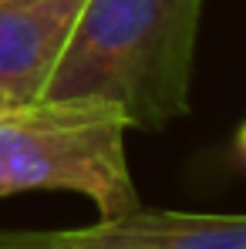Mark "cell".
I'll use <instances>...</instances> for the list:
<instances>
[{
	"mask_svg": "<svg viewBox=\"0 0 246 249\" xmlns=\"http://www.w3.org/2000/svg\"><path fill=\"white\" fill-rule=\"evenodd\" d=\"M125 131L122 111L105 101H31L0 111V199L78 192L98 219L142 209Z\"/></svg>",
	"mask_w": 246,
	"mask_h": 249,
	"instance_id": "obj_2",
	"label": "cell"
},
{
	"mask_svg": "<svg viewBox=\"0 0 246 249\" xmlns=\"http://www.w3.org/2000/svg\"><path fill=\"white\" fill-rule=\"evenodd\" d=\"M84 0H3L0 3V94L10 105L41 101Z\"/></svg>",
	"mask_w": 246,
	"mask_h": 249,
	"instance_id": "obj_3",
	"label": "cell"
},
{
	"mask_svg": "<svg viewBox=\"0 0 246 249\" xmlns=\"http://www.w3.org/2000/svg\"><path fill=\"white\" fill-rule=\"evenodd\" d=\"M61 249H246V215L135 209L84 229H54Z\"/></svg>",
	"mask_w": 246,
	"mask_h": 249,
	"instance_id": "obj_4",
	"label": "cell"
},
{
	"mask_svg": "<svg viewBox=\"0 0 246 249\" xmlns=\"http://www.w3.org/2000/svg\"><path fill=\"white\" fill-rule=\"evenodd\" d=\"M0 249H61L47 239V232H0Z\"/></svg>",
	"mask_w": 246,
	"mask_h": 249,
	"instance_id": "obj_5",
	"label": "cell"
},
{
	"mask_svg": "<svg viewBox=\"0 0 246 249\" xmlns=\"http://www.w3.org/2000/svg\"><path fill=\"white\" fill-rule=\"evenodd\" d=\"M7 108H14V105H10V101H7V98L0 94V111H7Z\"/></svg>",
	"mask_w": 246,
	"mask_h": 249,
	"instance_id": "obj_7",
	"label": "cell"
},
{
	"mask_svg": "<svg viewBox=\"0 0 246 249\" xmlns=\"http://www.w3.org/2000/svg\"><path fill=\"white\" fill-rule=\"evenodd\" d=\"M206 0H84L41 101H105L128 128L189 115Z\"/></svg>",
	"mask_w": 246,
	"mask_h": 249,
	"instance_id": "obj_1",
	"label": "cell"
},
{
	"mask_svg": "<svg viewBox=\"0 0 246 249\" xmlns=\"http://www.w3.org/2000/svg\"><path fill=\"white\" fill-rule=\"evenodd\" d=\"M236 152H240V159L246 162V122H243V128L236 131Z\"/></svg>",
	"mask_w": 246,
	"mask_h": 249,
	"instance_id": "obj_6",
	"label": "cell"
},
{
	"mask_svg": "<svg viewBox=\"0 0 246 249\" xmlns=\"http://www.w3.org/2000/svg\"><path fill=\"white\" fill-rule=\"evenodd\" d=\"M0 3H3V0H0Z\"/></svg>",
	"mask_w": 246,
	"mask_h": 249,
	"instance_id": "obj_8",
	"label": "cell"
}]
</instances>
